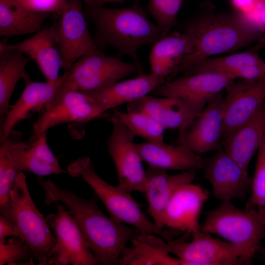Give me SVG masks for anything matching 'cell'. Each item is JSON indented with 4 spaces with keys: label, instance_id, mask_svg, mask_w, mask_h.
Segmentation results:
<instances>
[{
    "label": "cell",
    "instance_id": "cell-23",
    "mask_svg": "<svg viewBox=\"0 0 265 265\" xmlns=\"http://www.w3.org/2000/svg\"><path fill=\"white\" fill-rule=\"evenodd\" d=\"M143 160L149 166L164 170L186 171L203 169L204 160L179 141L176 145L161 142L136 143Z\"/></svg>",
    "mask_w": 265,
    "mask_h": 265
},
{
    "label": "cell",
    "instance_id": "cell-26",
    "mask_svg": "<svg viewBox=\"0 0 265 265\" xmlns=\"http://www.w3.org/2000/svg\"><path fill=\"white\" fill-rule=\"evenodd\" d=\"M126 247L119 261L121 265H181L179 258L169 255L170 240L166 242L155 234L138 233Z\"/></svg>",
    "mask_w": 265,
    "mask_h": 265
},
{
    "label": "cell",
    "instance_id": "cell-8",
    "mask_svg": "<svg viewBox=\"0 0 265 265\" xmlns=\"http://www.w3.org/2000/svg\"><path fill=\"white\" fill-rule=\"evenodd\" d=\"M65 72L68 80L81 92L108 87L130 76L144 74L140 63L126 62L100 50L82 56Z\"/></svg>",
    "mask_w": 265,
    "mask_h": 265
},
{
    "label": "cell",
    "instance_id": "cell-5",
    "mask_svg": "<svg viewBox=\"0 0 265 265\" xmlns=\"http://www.w3.org/2000/svg\"><path fill=\"white\" fill-rule=\"evenodd\" d=\"M200 231L217 235L246 249L253 257L265 237V207L239 209L231 201L206 213Z\"/></svg>",
    "mask_w": 265,
    "mask_h": 265
},
{
    "label": "cell",
    "instance_id": "cell-32",
    "mask_svg": "<svg viewBox=\"0 0 265 265\" xmlns=\"http://www.w3.org/2000/svg\"><path fill=\"white\" fill-rule=\"evenodd\" d=\"M29 244L19 237L0 240V265H34Z\"/></svg>",
    "mask_w": 265,
    "mask_h": 265
},
{
    "label": "cell",
    "instance_id": "cell-37",
    "mask_svg": "<svg viewBox=\"0 0 265 265\" xmlns=\"http://www.w3.org/2000/svg\"><path fill=\"white\" fill-rule=\"evenodd\" d=\"M235 80L255 82L265 79V61L243 67L233 75Z\"/></svg>",
    "mask_w": 265,
    "mask_h": 265
},
{
    "label": "cell",
    "instance_id": "cell-2",
    "mask_svg": "<svg viewBox=\"0 0 265 265\" xmlns=\"http://www.w3.org/2000/svg\"><path fill=\"white\" fill-rule=\"evenodd\" d=\"M133 0L130 5L122 8L85 4L83 10L88 23L92 24V36L97 48L116 49L120 54L129 56L140 63L138 52L142 46L153 44L169 32L151 20L140 4Z\"/></svg>",
    "mask_w": 265,
    "mask_h": 265
},
{
    "label": "cell",
    "instance_id": "cell-39",
    "mask_svg": "<svg viewBox=\"0 0 265 265\" xmlns=\"http://www.w3.org/2000/svg\"><path fill=\"white\" fill-rule=\"evenodd\" d=\"M234 5L244 12H251L256 7L259 0H232Z\"/></svg>",
    "mask_w": 265,
    "mask_h": 265
},
{
    "label": "cell",
    "instance_id": "cell-16",
    "mask_svg": "<svg viewBox=\"0 0 265 265\" xmlns=\"http://www.w3.org/2000/svg\"><path fill=\"white\" fill-rule=\"evenodd\" d=\"M224 96L220 92L190 123L179 129V140L201 155L221 149Z\"/></svg>",
    "mask_w": 265,
    "mask_h": 265
},
{
    "label": "cell",
    "instance_id": "cell-6",
    "mask_svg": "<svg viewBox=\"0 0 265 265\" xmlns=\"http://www.w3.org/2000/svg\"><path fill=\"white\" fill-rule=\"evenodd\" d=\"M11 198L13 224L18 237L29 244L38 265H48L53 256L56 238L32 200L26 176L22 172L16 177Z\"/></svg>",
    "mask_w": 265,
    "mask_h": 265
},
{
    "label": "cell",
    "instance_id": "cell-35",
    "mask_svg": "<svg viewBox=\"0 0 265 265\" xmlns=\"http://www.w3.org/2000/svg\"><path fill=\"white\" fill-rule=\"evenodd\" d=\"M251 195L245 208L265 207V133L258 149L255 170L251 184Z\"/></svg>",
    "mask_w": 265,
    "mask_h": 265
},
{
    "label": "cell",
    "instance_id": "cell-31",
    "mask_svg": "<svg viewBox=\"0 0 265 265\" xmlns=\"http://www.w3.org/2000/svg\"><path fill=\"white\" fill-rule=\"evenodd\" d=\"M113 113L135 135L148 142L164 141L165 128L149 113L143 111L122 112L116 109Z\"/></svg>",
    "mask_w": 265,
    "mask_h": 265
},
{
    "label": "cell",
    "instance_id": "cell-7",
    "mask_svg": "<svg viewBox=\"0 0 265 265\" xmlns=\"http://www.w3.org/2000/svg\"><path fill=\"white\" fill-rule=\"evenodd\" d=\"M170 242V253L181 260V265H247L254 258L244 248L201 231L185 232Z\"/></svg>",
    "mask_w": 265,
    "mask_h": 265
},
{
    "label": "cell",
    "instance_id": "cell-13",
    "mask_svg": "<svg viewBox=\"0 0 265 265\" xmlns=\"http://www.w3.org/2000/svg\"><path fill=\"white\" fill-rule=\"evenodd\" d=\"M233 80L231 76L222 73L201 72L164 82L151 93L177 98L193 112L200 114L209 101Z\"/></svg>",
    "mask_w": 265,
    "mask_h": 265
},
{
    "label": "cell",
    "instance_id": "cell-29",
    "mask_svg": "<svg viewBox=\"0 0 265 265\" xmlns=\"http://www.w3.org/2000/svg\"><path fill=\"white\" fill-rule=\"evenodd\" d=\"M50 14L30 12L0 0V35L9 37L37 32Z\"/></svg>",
    "mask_w": 265,
    "mask_h": 265
},
{
    "label": "cell",
    "instance_id": "cell-40",
    "mask_svg": "<svg viewBox=\"0 0 265 265\" xmlns=\"http://www.w3.org/2000/svg\"><path fill=\"white\" fill-rule=\"evenodd\" d=\"M260 5V12L259 19V26L263 32H265V0H259Z\"/></svg>",
    "mask_w": 265,
    "mask_h": 265
},
{
    "label": "cell",
    "instance_id": "cell-21",
    "mask_svg": "<svg viewBox=\"0 0 265 265\" xmlns=\"http://www.w3.org/2000/svg\"><path fill=\"white\" fill-rule=\"evenodd\" d=\"M145 175L144 193L148 203L146 212L159 228L163 229V214L170 199L179 187L191 183L195 179L196 170L170 175L166 170L148 166Z\"/></svg>",
    "mask_w": 265,
    "mask_h": 265
},
{
    "label": "cell",
    "instance_id": "cell-12",
    "mask_svg": "<svg viewBox=\"0 0 265 265\" xmlns=\"http://www.w3.org/2000/svg\"><path fill=\"white\" fill-rule=\"evenodd\" d=\"M102 113L66 79L53 99L34 123L33 134H40L53 127L64 123H84L100 117Z\"/></svg>",
    "mask_w": 265,
    "mask_h": 265
},
{
    "label": "cell",
    "instance_id": "cell-11",
    "mask_svg": "<svg viewBox=\"0 0 265 265\" xmlns=\"http://www.w3.org/2000/svg\"><path fill=\"white\" fill-rule=\"evenodd\" d=\"M14 132L13 131L6 138L0 140V152L8 158L16 170L41 177L68 174L50 148L47 132L33 134L27 141H22L21 136Z\"/></svg>",
    "mask_w": 265,
    "mask_h": 265
},
{
    "label": "cell",
    "instance_id": "cell-36",
    "mask_svg": "<svg viewBox=\"0 0 265 265\" xmlns=\"http://www.w3.org/2000/svg\"><path fill=\"white\" fill-rule=\"evenodd\" d=\"M24 10L61 15L69 0H6Z\"/></svg>",
    "mask_w": 265,
    "mask_h": 265
},
{
    "label": "cell",
    "instance_id": "cell-43",
    "mask_svg": "<svg viewBox=\"0 0 265 265\" xmlns=\"http://www.w3.org/2000/svg\"></svg>",
    "mask_w": 265,
    "mask_h": 265
},
{
    "label": "cell",
    "instance_id": "cell-18",
    "mask_svg": "<svg viewBox=\"0 0 265 265\" xmlns=\"http://www.w3.org/2000/svg\"><path fill=\"white\" fill-rule=\"evenodd\" d=\"M66 79L64 72L57 79L45 82L32 80L26 72L23 79L25 87L16 103L9 106L0 124V140L6 138L20 121L29 117L34 112L43 111L53 99Z\"/></svg>",
    "mask_w": 265,
    "mask_h": 265
},
{
    "label": "cell",
    "instance_id": "cell-10",
    "mask_svg": "<svg viewBox=\"0 0 265 265\" xmlns=\"http://www.w3.org/2000/svg\"><path fill=\"white\" fill-rule=\"evenodd\" d=\"M112 124L111 133L106 141L122 188L131 193L144 192L146 175L143 161L133 142L135 134L113 113L108 116Z\"/></svg>",
    "mask_w": 265,
    "mask_h": 265
},
{
    "label": "cell",
    "instance_id": "cell-9",
    "mask_svg": "<svg viewBox=\"0 0 265 265\" xmlns=\"http://www.w3.org/2000/svg\"><path fill=\"white\" fill-rule=\"evenodd\" d=\"M54 203L55 212L45 217L56 238L53 256L48 265H100L72 213L59 201Z\"/></svg>",
    "mask_w": 265,
    "mask_h": 265
},
{
    "label": "cell",
    "instance_id": "cell-20",
    "mask_svg": "<svg viewBox=\"0 0 265 265\" xmlns=\"http://www.w3.org/2000/svg\"><path fill=\"white\" fill-rule=\"evenodd\" d=\"M58 22L50 27L41 29L32 36L21 42L7 44L1 41L0 48L17 50L26 54L35 62L47 80H53L59 76L62 60L58 48Z\"/></svg>",
    "mask_w": 265,
    "mask_h": 265
},
{
    "label": "cell",
    "instance_id": "cell-33",
    "mask_svg": "<svg viewBox=\"0 0 265 265\" xmlns=\"http://www.w3.org/2000/svg\"><path fill=\"white\" fill-rule=\"evenodd\" d=\"M8 158L0 152V213L13 223L11 191L19 173Z\"/></svg>",
    "mask_w": 265,
    "mask_h": 265
},
{
    "label": "cell",
    "instance_id": "cell-17",
    "mask_svg": "<svg viewBox=\"0 0 265 265\" xmlns=\"http://www.w3.org/2000/svg\"><path fill=\"white\" fill-rule=\"evenodd\" d=\"M204 175L221 203L243 199L251 186L252 179L224 150L204 160Z\"/></svg>",
    "mask_w": 265,
    "mask_h": 265
},
{
    "label": "cell",
    "instance_id": "cell-24",
    "mask_svg": "<svg viewBox=\"0 0 265 265\" xmlns=\"http://www.w3.org/2000/svg\"><path fill=\"white\" fill-rule=\"evenodd\" d=\"M194 39L187 32L167 34L153 44L149 54L152 73L165 78L177 71L184 57L193 49Z\"/></svg>",
    "mask_w": 265,
    "mask_h": 265
},
{
    "label": "cell",
    "instance_id": "cell-19",
    "mask_svg": "<svg viewBox=\"0 0 265 265\" xmlns=\"http://www.w3.org/2000/svg\"><path fill=\"white\" fill-rule=\"evenodd\" d=\"M209 197L208 190L191 183L179 187L164 212V227L191 235L200 231L199 217Z\"/></svg>",
    "mask_w": 265,
    "mask_h": 265
},
{
    "label": "cell",
    "instance_id": "cell-22",
    "mask_svg": "<svg viewBox=\"0 0 265 265\" xmlns=\"http://www.w3.org/2000/svg\"><path fill=\"white\" fill-rule=\"evenodd\" d=\"M164 78L151 73L119 81L108 87L82 92L104 113L109 109L137 100L164 83Z\"/></svg>",
    "mask_w": 265,
    "mask_h": 265
},
{
    "label": "cell",
    "instance_id": "cell-30",
    "mask_svg": "<svg viewBox=\"0 0 265 265\" xmlns=\"http://www.w3.org/2000/svg\"><path fill=\"white\" fill-rule=\"evenodd\" d=\"M265 47V38H261L251 50L219 57H208L186 71L185 75L201 72H216L229 75L234 80L233 75L238 70L254 64L264 62L259 55L260 49Z\"/></svg>",
    "mask_w": 265,
    "mask_h": 265
},
{
    "label": "cell",
    "instance_id": "cell-38",
    "mask_svg": "<svg viewBox=\"0 0 265 265\" xmlns=\"http://www.w3.org/2000/svg\"><path fill=\"white\" fill-rule=\"evenodd\" d=\"M8 236L18 237L16 228L7 218L0 216V240H5Z\"/></svg>",
    "mask_w": 265,
    "mask_h": 265
},
{
    "label": "cell",
    "instance_id": "cell-27",
    "mask_svg": "<svg viewBox=\"0 0 265 265\" xmlns=\"http://www.w3.org/2000/svg\"><path fill=\"white\" fill-rule=\"evenodd\" d=\"M265 130V101L255 115L223 144L224 150L243 169L259 148Z\"/></svg>",
    "mask_w": 265,
    "mask_h": 265
},
{
    "label": "cell",
    "instance_id": "cell-34",
    "mask_svg": "<svg viewBox=\"0 0 265 265\" xmlns=\"http://www.w3.org/2000/svg\"><path fill=\"white\" fill-rule=\"evenodd\" d=\"M184 0H149L148 11L155 22L169 32L176 24Z\"/></svg>",
    "mask_w": 265,
    "mask_h": 265
},
{
    "label": "cell",
    "instance_id": "cell-42",
    "mask_svg": "<svg viewBox=\"0 0 265 265\" xmlns=\"http://www.w3.org/2000/svg\"><path fill=\"white\" fill-rule=\"evenodd\" d=\"M260 251H261L262 252V254L263 255V259H264V261L265 262V249H263L261 248V249L260 250Z\"/></svg>",
    "mask_w": 265,
    "mask_h": 265
},
{
    "label": "cell",
    "instance_id": "cell-41",
    "mask_svg": "<svg viewBox=\"0 0 265 265\" xmlns=\"http://www.w3.org/2000/svg\"><path fill=\"white\" fill-rule=\"evenodd\" d=\"M125 0H83L85 4L95 5H104L108 3H121Z\"/></svg>",
    "mask_w": 265,
    "mask_h": 265
},
{
    "label": "cell",
    "instance_id": "cell-4",
    "mask_svg": "<svg viewBox=\"0 0 265 265\" xmlns=\"http://www.w3.org/2000/svg\"><path fill=\"white\" fill-rule=\"evenodd\" d=\"M67 172L73 177L81 178L91 187L115 221L130 225L141 234H155L171 240L169 232L159 228L147 218L131 193L118 185L114 186L107 183L97 174L89 157H81L71 161Z\"/></svg>",
    "mask_w": 265,
    "mask_h": 265
},
{
    "label": "cell",
    "instance_id": "cell-14",
    "mask_svg": "<svg viewBox=\"0 0 265 265\" xmlns=\"http://www.w3.org/2000/svg\"><path fill=\"white\" fill-rule=\"evenodd\" d=\"M83 0H69L58 22V48L65 70L82 56L99 50L89 32Z\"/></svg>",
    "mask_w": 265,
    "mask_h": 265
},
{
    "label": "cell",
    "instance_id": "cell-3",
    "mask_svg": "<svg viewBox=\"0 0 265 265\" xmlns=\"http://www.w3.org/2000/svg\"><path fill=\"white\" fill-rule=\"evenodd\" d=\"M183 32L194 39L192 51L181 61L177 71L184 73L203 60L236 51L260 40V27L239 13H210L189 21Z\"/></svg>",
    "mask_w": 265,
    "mask_h": 265
},
{
    "label": "cell",
    "instance_id": "cell-28",
    "mask_svg": "<svg viewBox=\"0 0 265 265\" xmlns=\"http://www.w3.org/2000/svg\"><path fill=\"white\" fill-rule=\"evenodd\" d=\"M19 50L0 48V114L3 118L9 108V102L18 81L23 79L26 67L30 60Z\"/></svg>",
    "mask_w": 265,
    "mask_h": 265
},
{
    "label": "cell",
    "instance_id": "cell-15",
    "mask_svg": "<svg viewBox=\"0 0 265 265\" xmlns=\"http://www.w3.org/2000/svg\"><path fill=\"white\" fill-rule=\"evenodd\" d=\"M225 90L223 144L255 115L265 101V79L255 82L235 80Z\"/></svg>",
    "mask_w": 265,
    "mask_h": 265
},
{
    "label": "cell",
    "instance_id": "cell-25",
    "mask_svg": "<svg viewBox=\"0 0 265 265\" xmlns=\"http://www.w3.org/2000/svg\"><path fill=\"white\" fill-rule=\"evenodd\" d=\"M128 111H145L165 128H180L200 114L190 110L183 102L174 98L146 95L128 104Z\"/></svg>",
    "mask_w": 265,
    "mask_h": 265
},
{
    "label": "cell",
    "instance_id": "cell-1",
    "mask_svg": "<svg viewBox=\"0 0 265 265\" xmlns=\"http://www.w3.org/2000/svg\"><path fill=\"white\" fill-rule=\"evenodd\" d=\"M41 185L45 204L48 206L59 201L69 209L99 264L119 265L127 244L139 231L104 214L95 198H82L73 191L59 187L51 180L42 182Z\"/></svg>",
    "mask_w": 265,
    "mask_h": 265
}]
</instances>
